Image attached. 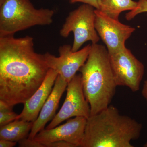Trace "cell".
Returning <instances> with one entry per match:
<instances>
[{
  "label": "cell",
  "mask_w": 147,
  "mask_h": 147,
  "mask_svg": "<svg viewBox=\"0 0 147 147\" xmlns=\"http://www.w3.org/2000/svg\"><path fill=\"white\" fill-rule=\"evenodd\" d=\"M49 69L43 54L35 51L32 36H0V100L13 107L24 104Z\"/></svg>",
  "instance_id": "obj_1"
},
{
  "label": "cell",
  "mask_w": 147,
  "mask_h": 147,
  "mask_svg": "<svg viewBox=\"0 0 147 147\" xmlns=\"http://www.w3.org/2000/svg\"><path fill=\"white\" fill-rule=\"evenodd\" d=\"M142 124L121 114L110 105L87 119L81 147H133L141 135Z\"/></svg>",
  "instance_id": "obj_2"
},
{
  "label": "cell",
  "mask_w": 147,
  "mask_h": 147,
  "mask_svg": "<svg viewBox=\"0 0 147 147\" xmlns=\"http://www.w3.org/2000/svg\"><path fill=\"white\" fill-rule=\"evenodd\" d=\"M79 71L91 115H95L110 105L118 86L106 47L92 44L86 61Z\"/></svg>",
  "instance_id": "obj_3"
},
{
  "label": "cell",
  "mask_w": 147,
  "mask_h": 147,
  "mask_svg": "<svg viewBox=\"0 0 147 147\" xmlns=\"http://www.w3.org/2000/svg\"><path fill=\"white\" fill-rule=\"evenodd\" d=\"M55 11L36 9L30 0H0V36H14L35 26L53 23Z\"/></svg>",
  "instance_id": "obj_4"
},
{
  "label": "cell",
  "mask_w": 147,
  "mask_h": 147,
  "mask_svg": "<svg viewBox=\"0 0 147 147\" xmlns=\"http://www.w3.org/2000/svg\"><path fill=\"white\" fill-rule=\"evenodd\" d=\"M95 9L91 6L83 4L71 11L66 18L60 30V35L66 38L73 33L74 52L80 50L86 42L90 41L92 44H96L100 40L95 27Z\"/></svg>",
  "instance_id": "obj_5"
},
{
  "label": "cell",
  "mask_w": 147,
  "mask_h": 147,
  "mask_svg": "<svg viewBox=\"0 0 147 147\" xmlns=\"http://www.w3.org/2000/svg\"><path fill=\"white\" fill-rule=\"evenodd\" d=\"M110 58L118 86L127 87L133 92L139 91L144 74V64L126 47L110 55Z\"/></svg>",
  "instance_id": "obj_6"
},
{
  "label": "cell",
  "mask_w": 147,
  "mask_h": 147,
  "mask_svg": "<svg viewBox=\"0 0 147 147\" xmlns=\"http://www.w3.org/2000/svg\"><path fill=\"white\" fill-rule=\"evenodd\" d=\"M66 89V96L61 108L46 129L54 128L73 117L88 119L90 116V108L84 94L81 74H76L69 82Z\"/></svg>",
  "instance_id": "obj_7"
},
{
  "label": "cell",
  "mask_w": 147,
  "mask_h": 147,
  "mask_svg": "<svg viewBox=\"0 0 147 147\" xmlns=\"http://www.w3.org/2000/svg\"><path fill=\"white\" fill-rule=\"evenodd\" d=\"M95 12L96 30L109 55L123 50L126 47L125 42L135 31V28L111 18L98 9H95Z\"/></svg>",
  "instance_id": "obj_8"
},
{
  "label": "cell",
  "mask_w": 147,
  "mask_h": 147,
  "mask_svg": "<svg viewBox=\"0 0 147 147\" xmlns=\"http://www.w3.org/2000/svg\"><path fill=\"white\" fill-rule=\"evenodd\" d=\"M91 48V45L88 44L81 50L74 52L72 46L65 44L59 47V57L48 52L43 56L48 68L55 70L68 83L86 61Z\"/></svg>",
  "instance_id": "obj_9"
},
{
  "label": "cell",
  "mask_w": 147,
  "mask_h": 147,
  "mask_svg": "<svg viewBox=\"0 0 147 147\" xmlns=\"http://www.w3.org/2000/svg\"><path fill=\"white\" fill-rule=\"evenodd\" d=\"M87 119L82 117L69 119L61 125L41 130L34 139L44 146L45 144L63 141L72 144L75 147H81L85 135Z\"/></svg>",
  "instance_id": "obj_10"
},
{
  "label": "cell",
  "mask_w": 147,
  "mask_h": 147,
  "mask_svg": "<svg viewBox=\"0 0 147 147\" xmlns=\"http://www.w3.org/2000/svg\"><path fill=\"white\" fill-rule=\"evenodd\" d=\"M58 74L49 69L44 81L38 89L25 102L21 113L17 119L34 122L52 92Z\"/></svg>",
  "instance_id": "obj_11"
},
{
  "label": "cell",
  "mask_w": 147,
  "mask_h": 147,
  "mask_svg": "<svg viewBox=\"0 0 147 147\" xmlns=\"http://www.w3.org/2000/svg\"><path fill=\"white\" fill-rule=\"evenodd\" d=\"M67 84L68 83L61 76L58 75L52 92L42 106L37 119L33 123L28 137L29 139H34L38 132L44 129L46 124L54 118Z\"/></svg>",
  "instance_id": "obj_12"
},
{
  "label": "cell",
  "mask_w": 147,
  "mask_h": 147,
  "mask_svg": "<svg viewBox=\"0 0 147 147\" xmlns=\"http://www.w3.org/2000/svg\"><path fill=\"white\" fill-rule=\"evenodd\" d=\"M33 122L16 119L10 123L0 126V139L18 142L25 139L32 127Z\"/></svg>",
  "instance_id": "obj_13"
},
{
  "label": "cell",
  "mask_w": 147,
  "mask_h": 147,
  "mask_svg": "<svg viewBox=\"0 0 147 147\" xmlns=\"http://www.w3.org/2000/svg\"><path fill=\"white\" fill-rule=\"evenodd\" d=\"M137 5V2L133 0H100L98 10L111 18L119 20L121 12L133 10Z\"/></svg>",
  "instance_id": "obj_14"
},
{
  "label": "cell",
  "mask_w": 147,
  "mask_h": 147,
  "mask_svg": "<svg viewBox=\"0 0 147 147\" xmlns=\"http://www.w3.org/2000/svg\"><path fill=\"white\" fill-rule=\"evenodd\" d=\"M147 12V0H138L137 7L125 14V18L130 21L138 14Z\"/></svg>",
  "instance_id": "obj_15"
},
{
  "label": "cell",
  "mask_w": 147,
  "mask_h": 147,
  "mask_svg": "<svg viewBox=\"0 0 147 147\" xmlns=\"http://www.w3.org/2000/svg\"><path fill=\"white\" fill-rule=\"evenodd\" d=\"M18 115L12 110V108L0 111V126L5 125L17 119Z\"/></svg>",
  "instance_id": "obj_16"
},
{
  "label": "cell",
  "mask_w": 147,
  "mask_h": 147,
  "mask_svg": "<svg viewBox=\"0 0 147 147\" xmlns=\"http://www.w3.org/2000/svg\"><path fill=\"white\" fill-rule=\"evenodd\" d=\"M18 146L21 147H45L41 143L34 139L26 138L18 142Z\"/></svg>",
  "instance_id": "obj_17"
},
{
  "label": "cell",
  "mask_w": 147,
  "mask_h": 147,
  "mask_svg": "<svg viewBox=\"0 0 147 147\" xmlns=\"http://www.w3.org/2000/svg\"><path fill=\"white\" fill-rule=\"evenodd\" d=\"M71 4L76 3H82L89 5L96 9L100 8V0H69Z\"/></svg>",
  "instance_id": "obj_18"
},
{
  "label": "cell",
  "mask_w": 147,
  "mask_h": 147,
  "mask_svg": "<svg viewBox=\"0 0 147 147\" xmlns=\"http://www.w3.org/2000/svg\"><path fill=\"white\" fill-rule=\"evenodd\" d=\"M45 147H75L70 143L65 141H59L44 145Z\"/></svg>",
  "instance_id": "obj_19"
},
{
  "label": "cell",
  "mask_w": 147,
  "mask_h": 147,
  "mask_svg": "<svg viewBox=\"0 0 147 147\" xmlns=\"http://www.w3.org/2000/svg\"><path fill=\"white\" fill-rule=\"evenodd\" d=\"M16 144V142H12L9 140L0 139V147H13Z\"/></svg>",
  "instance_id": "obj_20"
},
{
  "label": "cell",
  "mask_w": 147,
  "mask_h": 147,
  "mask_svg": "<svg viewBox=\"0 0 147 147\" xmlns=\"http://www.w3.org/2000/svg\"><path fill=\"white\" fill-rule=\"evenodd\" d=\"M142 94L143 97L146 100L147 105V79L144 82L142 90Z\"/></svg>",
  "instance_id": "obj_21"
},
{
  "label": "cell",
  "mask_w": 147,
  "mask_h": 147,
  "mask_svg": "<svg viewBox=\"0 0 147 147\" xmlns=\"http://www.w3.org/2000/svg\"><path fill=\"white\" fill-rule=\"evenodd\" d=\"M144 147H147V142L144 145Z\"/></svg>",
  "instance_id": "obj_22"
},
{
  "label": "cell",
  "mask_w": 147,
  "mask_h": 147,
  "mask_svg": "<svg viewBox=\"0 0 147 147\" xmlns=\"http://www.w3.org/2000/svg\"></svg>",
  "instance_id": "obj_23"
}]
</instances>
